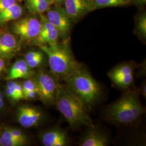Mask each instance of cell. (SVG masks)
Returning a JSON list of instances; mask_svg holds the SVG:
<instances>
[{
	"instance_id": "1",
	"label": "cell",
	"mask_w": 146,
	"mask_h": 146,
	"mask_svg": "<svg viewBox=\"0 0 146 146\" xmlns=\"http://www.w3.org/2000/svg\"><path fill=\"white\" fill-rule=\"evenodd\" d=\"M55 102L72 128L94 127L88 108L66 84H59Z\"/></svg>"
},
{
	"instance_id": "2",
	"label": "cell",
	"mask_w": 146,
	"mask_h": 146,
	"mask_svg": "<svg viewBox=\"0 0 146 146\" xmlns=\"http://www.w3.org/2000/svg\"><path fill=\"white\" fill-rule=\"evenodd\" d=\"M144 108L135 92L130 91L108 106L105 110L106 118L117 125H129L138 120Z\"/></svg>"
},
{
	"instance_id": "3",
	"label": "cell",
	"mask_w": 146,
	"mask_h": 146,
	"mask_svg": "<svg viewBox=\"0 0 146 146\" xmlns=\"http://www.w3.org/2000/svg\"><path fill=\"white\" fill-rule=\"evenodd\" d=\"M42 50L47 54L51 70L57 77L64 81L82 66L74 58L66 43L54 46L41 45Z\"/></svg>"
},
{
	"instance_id": "4",
	"label": "cell",
	"mask_w": 146,
	"mask_h": 146,
	"mask_svg": "<svg viewBox=\"0 0 146 146\" xmlns=\"http://www.w3.org/2000/svg\"><path fill=\"white\" fill-rule=\"evenodd\" d=\"M64 81L88 110L101 96V87L83 66Z\"/></svg>"
},
{
	"instance_id": "5",
	"label": "cell",
	"mask_w": 146,
	"mask_h": 146,
	"mask_svg": "<svg viewBox=\"0 0 146 146\" xmlns=\"http://www.w3.org/2000/svg\"><path fill=\"white\" fill-rule=\"evenodd\" d=\"M37 87V95L42 101L47 104L55 102L59 84L52 76L41 72L35 80Z\"/></svg>"
},
{
	"instance_id": "6",
	"label": "cell",
	"mask_w": 146,
	"mask_h": 146,
	"mask_svg": "<svg viewBox=\"0 0 146 146\" xmlns=\"http://www.w3.org/2000/svg\"><path fill=\"white\" fill-rule=\"evenodd\" d=\"M41 22L34 17H26L17 21L14 25V33L23 40L36 38L41 31Z\"/></svg>"
},
{
	"instance_id": "7",
	"label": "cell",
	"mask_w": 146,
	"mask_h": 146,
	"mask_svg": "<svg viewBox=\"0 0 146 146\" xmlns=\"http://www.w3.org/2000/svg\"><path fill=\"white\" fill-rule=\"evenodd\" d=\"M133 65L126 63L115 67L110 72L108 75L115 85L122 88H126L133 82Z\"/></svg>"
},
{
	"instance_id": "8",
	"label": "cell",
	"mask_w": 146,
	"mask_h": 146,
	"mask_svg": "<svg viewBox=\"0 0 146 146\" xmlns=\"http://www.w3.org/2000/svg\"><path fill=\"white\" fill-rule=\"evenodd\" d=\"M47 18L59 32L60 36L66 37L71 29V20L64 9L56 7L47 13Z\"/></svg>"
},
{
	"instance_id": "9",
	"label": "cell",
	"mask_w": 146,
	"mask_h": 146,
	"mask_svg": "<svg viewBox=\"0 0 146 146\" xmlns=\"http://www.w3.org/2000/svg\"><path fill=\"white\" fill-rule=\"evenodd\" d=\"M41 117V112L33 106H23L18 110V121L25 128H31L36 125Z\"/></svg>"
},
{
	"instance_id": "10",
	"label": "cell",
	"mask_w": 146,
	"mask_h": 146,
	"mask_svg": "<svg viewBox=\"0 0 146 146\" xmlns=\"http://www.w3.org/2000/svg\"><path fill=\"white\" fill-rule=\"evenodd\" d=\"M65 11L71 21L76 22L91 10L89 2L87 0H64Z\"/></svg>"
},
{
	"instance_id": "11",
	"label": "cell",
	"mask_w": 146,
	"mask_h": 146,
	"mask_svg": "<svg viewBox=\"0 0 146 146\" xmlns=\"http://www.w3.org/2000/svg\"><path fill=\"white\" fill-rule=\"evenodd\" d=\"M80 145L81 146H106L108 145L107 135L94 127L89 128Z\"/></svg>"
},
{
	"instance_id": "12",
	"label": "cell",
	"mask_w": 146,
	"mask_h": 146,
	"mask_svg": "<svg viewBox=\"0 0 146 146\" xmlns=\"http://www.w3.org/2000/svg\"><path fill=\"white\" fill-rule=\"evenodd\" d=\"M42 142L45 146H67L68 137L62 130L54 129L47 131L43 135Z\"/></svg>"
},
{
	"instance_id": "13",
	"label": "cell",
	"mask_w": 146,
	"mask_h": 146,
	"mask_svg": "<svg viewBox=\"0 0 146 146\" xmlns=\"http://www.w3.org/2000/svg\"><path fill=\"white\" fill-rule=\"evenodd\" d=\"M17 48L15 37L10 33H5L0 37V56L10 58L14 55Z\"/></svg>"
},
{
	"instance_id": "14",
	"label": "cell",
	"mask_w": 146,
	"mask_h": 146,
	"mask_svg": "<svg viewBox=\"0 0 146 146\" xmlns=\"http://www.w3.org/2000/svg\"><path fill=\"white\" fill-rule=\"evenodd\" d=\"M29 68L25 60H18L12 66L7 80H13L18 78H27L29 76Z\"/></svg>"
},
{
	"instance_id": "15",
	"label": "cell",
	"mask_w": 146,
	"mask_h": 146,
	"mask_svg": "<svg viewBox=\"0 0 146 146\" xmlns=\"http://www.w3.org/2000/svg\"><path fill=\"white\" fill-rule=\"evenodd\" d=\"M22 7L17 3L0 12V26H2L9 21L15 20L21 17L23 14Z\"/></svg>"
},
{
	"instance_id": "16",
	"label": "cell",
	"mask_w": 146,
	"mask_h": 146,
	"mask_svg": "<svg viewBox=\"0 0 146 146\" xmlns=\"http://www.w3.org/2000/svg\"><path fill=\"white\" fill-rule=\"evenodd\" d=\"M59 36V32L55 28L49 31L40 32L36 38L38 43L41 45L48 44L49 46H54L58 43Z\"/></svg>"
},
{
	"instance_id": "17",
	"label": "cell",
	"mask_w": 146,
	"mask_h": 146,
	"mask_svg": "<svg viewBox=\"0 0 146 146\" xmlns=\"http://www.w3.org/2000/svg\"><path fill=\"white\" fill-rule=\"evenodd\" d=\"M91 10L110 7H119L130 4L131 0H90L89 1Z\"/></svg>"
},
{
	"instance_id": "18",
	"label": "cell",
	"mask_w": 146,
	"mask_h": 146,
	"mask_svg": "<svg viewBox=\"0 0 146 146\" xmlns=\"http://www.w3.org/2000/svg\"><path fill=\"white\" fill-rule=\"evenodd\" d=\"M52 3V2L49 1L26 2V5L28 10L31 13L41 14L48 10L50 5Z\"/></svg>"
},
{
	"instance_id": "19",
	"label": "cell",
	"mask_w": 146,
	"mask_h": 146,
	"mask_svg": "<svg viewBox=\"0 0 146 146\" xmlns=\"http://www.w3.org/2000/svg\"><path fill=\"white\" fill-rule=\"evenodd\" d=\"M23 144L11 134L10 129L5 131L0 137V145L2 146H19Z\"/></svg>"
},
{
	"instance_id": "20",
	"label": "cell",
	"mask_w": 146,
	"mask_h": 146,
	"mask_svg": "<svg viewBox=\"0 0 146 146\" xmlns=\"http://www.w3.org/2000/svg\"><path fill=\"white\" fill-rule=\"evenodd\" d=\"M138 34L143 38L146 37V15L145 13L142 14L139 17L136 27Z\"/></svg>"
},
{
	"instance_id": "21",
	"label": "cell",
	"mask_w": 146,
	"mask_h": 146,
	"mask_svg": "<svg viewBox=\"0 0 146 146\" xmlns=\"http://www.w3.org/2000/svg\"><path fill=\"white\" fill-rule=\"evenodd\" d=\"M22 86L24 96L25 94H26L27 93L31 91L35 90H37L36 84L35 80H27L23 82V85Z\"/></svg>"
},
{
	"instance_id": "22",
	"label": "cell",
	"mask_w": 146,
	"mask_h": 146,
	"mask_svg": "<svg viewBox=\"0 0 146 146\" xmlns=\"http://www.w3.org/2000/svg\"><path fill=\"white\" fill-rule=\"evenodd\" d=\"M16 82L11 81L7 85L6 88V94L11 99L17 101L15 93V86Z\"/></svg>"
},
{
	"instance_id": "23",
	"label": "cell",
	"mask_w": 146,
	"mask_h": 146,
	"mask_svg": "<svg viewBox=\"0 0 146 146\" xmlns=\"http://www.w3.org/2000/svg\"><path fill=\"white\" fill-rule=\"evenodd\" d=\"M10 131L13 135L16 137L17 139H18L19 141H21L23 145L26 143V137L21 132V131L18 129H10Z\"/></svg>"
},
{
	"instance_id": "24",
	"label": "cell",
	"mask_w": 146,
	"mask_h": 146,
	"mask_svg": "<svg viewBox=\"0 0 146 146\" xmlns=\"http://www.w3.org/2000/svg\"><path fill=\"white\" fill-rule=\"evenodd\" d=\"M16 3V0H0V12Z\"/></svg>"
},
{
	"instance_id": "25",
	"label": "cell",
	"mask_w": 146,
	"mask_h": 146,
	"mask_svg": "<svg viewBox=\"0 0 146 146\" xmlns=\"http://www.w3.org/2000/svg\"><path fill=\"white\" fill-rule=\"evenodd\" d=\"M42 55H43L42 53L39 52H28L26 55L25 60L26 61V62H28L34 59H35L40 56H41Z\"/></svg>"
},
{
	"instance_id": "26",
	"label": "cell",
	"mask_w": 146,
	"mask_h": 146,
	"mask_svg": "<svg viewBox=\"0 0 146 146\" xmlns=\"http://www.w3.org/2000/svg\"><path fill=\"white\" fill-rule=\"evenodd\" d=\"M15 93L17 101L25 99L23 92L22 86L21 84H19L17 82H16V84Z\"/></svg>"
},
{
	"instance_id": "27",
	"label": "cell",
	"mask_w": 146,
	"mask_h": 146,
	"mask_svg": "<svg viewBox=\"0 0 146 146\" xmlns=\"http://www.w3.org/2000/svg\"><path fill=\"white\" fill-rule=\"evenodd\" d=\"M43 55L28 62L27 64L30 68H34L39 66L43 61Z\"/></svg>"
},
{
	"instance_id": "28",
	"label": "cell",
	"mask_w": 146,
	"mask_h": 146,
	"mask_svg": "<svg viewBox=\"0 0 146 146\" xmlns=\"http://www.w3.org/2000/svg\"><path fill=\"white\" fill-rule=\"evenodd\" d=\"M131 2H133L134 3L137 5H145L146 3V0H131Z\"/></svg>"
},
{
	"instance_id": "29",
	"label": "cell",
	"mask_w": 146,
	"mask_h": 146,
	"mask_svg": "<svg viewBox=\"0 0 146 146\" xmlns=\"http://www.w3.org/2000/svg\"><path fill=\"white\" fill-rule=\"evenodd\" d=\"M5 66V63L3 60L2 58H0V73H1Z\"/></svg>"
},
{
	"instance_id": "30",
	"label": "cell",
	"mask_w": 146,
	"mask_h": 146,
	"mask_svg": "<svg viewBox=\"0 0 146 146\" xmlns=\"http://www.w3.org/2000/svg\"><path fill=\"white\" fill-rule=\"evenodd\" d=\"M142 94L146 98V84H144L142 87Z\"/></svg>"
},
{
	"instance_id": "31",
	"label": "cell",
	"mask_w": 146,
	"mask_h": 146,
	"mask_svg": "<svg viewBox=\"0 0 146 146\" xmlns=\"http://www.w3.org/2000/svg\"><path fill=\"white\" fill-rule=\"evenodd\" d=\"M26 2H37V1H51L50 0H26Z\"/></svg>"
},
{
	"instance_id": "32",
	"label": "cell",
	"mask_w": 146,
	"mask_h": 146,
	"mask_svg": "<svg viewBox=\"0 0 146 146\" xmlns=\"http://www.w3.org/2000/svg\"><path fill=\"white\" fill-rule=\"evenodd\" d=\"M3 106V98L0 99V109Z\"/></svg>"
},
{
	"instance_id": "33",
	"label": "cell",
	"mask_w": 146,
	"mask_h": 146,
	"mask_svg": "<svg viewBox=\"0 0 146 146\" xmlns=\"http://www.w3.org/2000/svg\"><path fill=\"white\" fill-rule=\"evenodd\" d=\"M63 1H64V0H55V1H54V2H56V3H57L60 4V3H61Z\"/></svg>"
},
{
	"instance_id": "34",
	"label": "cell",
	"mask_w": 146,
	"mask_h": 146,
	"mask_svg": "<svg viewBox=\"0 0 146 146\" xmlns=\"http://www.w3.org/2000/svg\"><path fill=\"white\" fill-rule=\"evenodd\" d=\"M50 1H51L52 2V3H54V1H55V0H50Z\"/></svg>"
}]
</instances>
